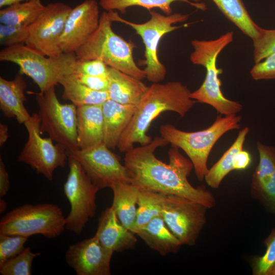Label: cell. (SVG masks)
Masks as SVG:
<instances>
[{
    "mask_svg": "<svg viewBox=\"0 0 275 275\" xmlns=\"http://www.w3.org/2000/svg\"><path fill=\"white\" fill-rule=\"evenodd\" d=\"M111 188L113 193L111 206L121 223L131 231L136 219L140 188L131 183L115 184Z\"/></svg>",
    "mask_w": 275,
    "mask_h": 275,
    "instance_id": "cell-25",
    "label": "cell"
},
{
    "mask_svg": "<svg viewBox=\"0 0 275 275\" xmlns=\"http://www.w3.org/2000/svg\"><path fill=\"white\" fill-rule=\"evenodd\" d=\"M252 41L255 64L275 53V29H265L260 27L258 35Z\"/></svg>",
    "mask_w": 275,
    "mask_h": 275,
    "instance_id": "cell-33",
    "label": "cell"
},
{
    "mask_svg": "<svg viewBox=\"0 0 275 275\" xmlns=\"http://www.w3.org/2000/svg\"><path fill=\"white\" fill-rule=\"evenodd\" d=\"M10 186V182L9 174L6 170L5 165L0 156V197L3 198L9 191Z\"/></svg>",
    "mask_w": 275,
    "mask_h": 275,
    "instance_id": "cell-39",
    "label": "cell"
},
{
    "mask_svg": "<svg viewBox=\"0 0 275 275\" xmlns=\"http://www.w3.org/2000/svg\"><path fill=\"white\" fill-rule=\"evenodd\" d=\"M109 99L126 105H136L148 87L140 79L108 67Z\"/></svg>",
    "mask_w": 275,
    "mask_h": 275,
    "instance_id": "cell-23",
    "label": "cell"
},
{
    "mask_svg": "<svg viewBox=\"0 0 275 275\" xmlns=\"http://www.w3.org/2000/svg\"><path fill=\"white\" fill-rule=\"evenodd\" d=\"M259 160L250 185L252 197L275 215V146L257 142Z\"/></svg>",
    "mask_w": 275,
    "mask_h": 275,
    "instance_id": "cell-17",
    "label": "cell"
},
{
    "mask_svg": "<svg viewBox=\"0 0 275 275\" xmlns=\"http://www.w3.org/2000/svg\"><path fill=\"white\" fill-rule=\"evenodd\" d=\"M26 88V82L20 72L11 80L0 77L1 111L6 118H14L19 124H24L31 117L24 106Z\"/></svg>",
    "mask_w": 275,
    "mask_h": 275,
    "instance_id": "cell-20",
    "label": "cell"
},
{
    "mask_svg": "<svg viewBox=\"0 0 275 275\" xmlns=\"http://www.w3.org/2000/svg\"><path fill=\"white\" fill-rule=\"evenodd\" d=\"M190 94L188 88L180 81L153 83L135 105L132 119L117 148L120 152H126L136 143L141 145L150 143L152 139L147 133L152 122L167 111L185 116L196 102Z\"/></svg>",
    "mask_w": 275,
    "mask_h": 275,
    "instance_id": "cell-2",
    "label": "cell"
},
{
    "mask_svg": "<svg viewBox=\"0 0 275 275\" xmlns=\"http://www.w3.org/2000/svg\"><path fill=\"white\" fill-rule=\"evenodd\" d=\"M0 61L17 65L19 72L31 78L42 92L59 84L64 76L74 73L77 60L75 52L48 57L26 44H20L1 50Z\"/></svg>",
    "mask_w": 275,
    "mask_h": 275,
    "instance_id": "cell-6",
    "label": "cell"
},
{
    "mask_svg": "<svg viewBox=\"0 0 275 275\" xmlns=\"http://www.w3.org/2000/svg\"><path fill=\"white\" fill-rule=\"evenodd\" d=\"M250 74L255 80L275 79V53L255 64Z\"/></svg>",
    "mask_w": 275,
    "mask_h": 275,
    "instance_id": "cell-36",
    "label": "cell"
},
{
    "mask_svg": "<svg viewBox=\"0 0 275 275\" xmlns=\"http://www.w3.org/2000/svg\"><path fill=\"white\" fill-rule=\"evenodd\" d=\"M241 119L240 115H220L209 127L202 130L185 131L172 124H166L160 126L159 132L171 146L186 153L193 164L198 180L202 181L209 170L207 161L213 147L226 132L239 129Z\"/></svg>",
    "mask_w": 275,
    "mask_h": 275,
    "instance_id": "cell-5",
    "label": "cell"
},
{
    "mask_svg": "<svg viewBox=\"0 0 275 275\" xmlns=\"http://www.w3.org/2000/svg\"><path fill=\"white\" fill-rule=\"evenodd\" d=\"M266 246L264 254L253 259L252 268L253 275H275V228L264 240Z\"/></svg>",
    "mask_w": 275,
    "mask_h": 275,
    "instance_id": "cell-32",
    "label": "cell"
},
{
    "mask_svg": "<svg viewBox=\"0 0 275 275\" xmlns=\"http://www.w3.org/2000/svg\"><path fill=\"white\" fill-rule=\"evenodd\" d=\"M59 84L63 88L62 98L70 101L76 107L102 105L109 99L107 92L93 90L78 81L73 74L61 78Z\"/></svg>",
    "mask_w": 275,
    "mask_h": 275,
    "instance_id": "cell-26",
    "label": "cell"
},
{
    "mask_svg": "<svg viewBox=\"0 0 275 275\" xmlns=\"http://www.w3.org/2000/svg\"><path fill=\"white\" fill-rule=\"evenodd\" d=\"M76 79L88 87L98 91L107 92L108 77L89 75L82 73L73 74Z\"/></svg>",
    "mask_w": 275,
    "mask_h": 275,
    "instance_id": "cell-38",
    "label": "cell"
},
{
    "mask_svg": "<svg viewBox=\"0 0 275 275\" xmlns=\"http://www.w3.org/2000/svg\"><path fill=\"white\" fill-rule=\"evenodd\" d=\"M7 207L6 202L1 198L0 199V213H3L5 211Z\"/></svg>",
    "mask_w": 275,
    "mask_h": 275,
    "instance_id": "cell-42",
    "label": "cell"
},
{
    "mask_svg": "<svg viewBox=\"0 0 275 275\" xmlns=\"http://www.w3.org/2000/svg\"><path fill=\"white\" fill-rule=\"evenodd\" d=\"M40 252L34 253L30 247L25 248L17 256L8 260L0 266L2 275H31L34 259L40 256Z\"/></svg>",
    "mask_w": 275,
    "mask_h": 275,
    "instance_id": "cell-31",
    "label": "cell"
},
{
    "mask_svg": "<svg viewBox=\"0 0 275 275\" xmlns=\"http://www.w3.org/2000/svg\"><path fill=\"white\" fill-rule=\"evenodd\" d=\"M233 32L229 31L215 39H194L191 41L193 51L190 54V61L194 65L204 67L206 76L201 86L191 92L190 97L196 102L212 106L218 114L224 116L237 115L243 107L239 102L230 100L223 95L218 77L223 70L216 66L219 54L233 42Z\"/></svg>",
    "mask_w": 275,
    "mask_h": 275,
    "instance_id": "cell-3",
    "label": "cell"
},
{
    "mask_svg": "<svg viewBox=\"0 0 275 275\" xmlns=\"http://www.w3.org/2000/svg\"><path fill=\"white\" fill-rule=\"evenodd\" d=\"M176 1L188 3L198 8L190 1L197 3L200 0H100L99 5L105 11L116 10L122 14L125 13L129 7L138 6L149 11L153 8H159L165 15H170L172 14L171 5Z\"/></svg>",
    "mask_w": 275,
    "mask_h": 275,
    "instance_id": "cell-30",
    "label": "cell"
},
{
    "mask_svg": "<svg viewBox=\"0 0 275 275\" xmlns=\"http://www.w3.org/2000/svg\"><path fill=\"white\" fill-rule=\"evenodd\" d=\"M223 14L241 32L255 39L259 34V26L250 15L243 0H212Z\"/></svg>",
    "mask_w": 275,
    "mask_h": 275,
    "instance_id": "cell-27",
    "label": "cell"
},
{
    "mask_svg": "<svg viewBox=\"0 0 275 275\" xmlns=\"http://www.w3.org/2000/svg\"><path fill=\"white\" fill-rule=\"evenodd\" d=\"M135 234L150 248L162 256L176 253L182 245L168 228L162 216L151 219Z\"/></svg>",
    "mask_w": 275,
    "mask_h": 275,
    "instance_id": "cell-24",
    "label": "cell"
},
{
    "mask_svg": "<svg viewBox=\"0 0 275 275\" xmlns=\"http://www.w3.org/2000/svg\"><path fill=\"white\" fill-rule=\"evenodd\" d=\"M69 174L64 185V194L70 205L65 218L66 229L80 235L96 213V194L99 189L87 175L80 164L68 156Z\"/></svg>",
    "mask_w": 275,
    "mask_h": 275,
    "instance_id": "cell-10",
    "label": "cell"
},
{
    "mask_svg": "<svg viewBox=\"0 0 275 275\" xmlns=\"http://www.w3.org/2000/svg\"><path fill=\"white\" fill-rule=\"evenodd\" d=\"M72 9L60 2L45 5L41 15L29 26V38L26 45L46 56L61 55L63 52L60 47V38Z\"/></svg>",
    "mask_w": 275,
    "mask_h": 275,
    "instance_id": "cell-14",
    "label": "cell"
},
{
    "mask_svg": "<svg viewBox=\"0 0 275 275\" xmlns=\"http://www.w3.org/2000/svg\"><path fill=\"white\" fill-rule=\"evenodd\" d=\"M8 128L4 124H0V146L2 147L8 139Z\"/></svg>",
    "mask_w": 275,
    "mask_h": 275,
    "instance_id": "cell-40",
    "label": "cell"
},
{
    "mask_svg": "<svg viewBox=\"0 0 275 275\" xmlns=\"http://www.w3.org/2000/svg\"><path fill=\"white\" fill-rule=\"evenodd\" d=\"M96 0H85L72 8L60 38L62 52H75L97 30L100 20Z\"/></svg>",
    "mask_w": 275,
    "mask_h": 275,
    "instance_id": "cell-15",
    "label": "cell"
},
{
    "mask_svg": "<svg viewBox=\"0 0 275 275\" xmlns=\"http://www.w3.org/2000/svg\"><path fill=\"white\" fill-rule=\"evenodd\" d=\"M40 121L38 114L34 113L24 123L28 139L18 156V161L27 164L37 174L52 180L54 171L66 165L67 149L59 144H53L50 138L41 136Z\"/></svg>",
    "mask_w": 275,
    "mask_h": 275,
    "instance_id": "cell-11",
    "label": "cell"
},
{
    "mask_svg": "<svg viewBox=\"0 0 275 275\" xmlns=\"http://www.w3.org/2000/svg\"><path fill=\"white\" fill-rule=\"evenodd\" d=\"M36 94L41 133L46 132L49 138L67 150L79 149L77 107L72 103H61L58 99L55 87Z\"/></svg>",
    "mask_w": 275,
    "mask_h": 275,
    "instance_id": "cell-9",
    "label": "cell"
},
{
    "mask_svg": "<svg viewBox=\"0 0 275 275\" xmlns=\"http://www.w3.org/2000/svg\"><path fill=\"white\" fill-rule=\"evenodd\" d=\"M75 73L92 76L108 77V66L99 60H77L74 73Z\"/></svg>",
    "mask_w": 275,
    "mask_h": 275,
    "instance_id": "cell-37",
    "label": "cell"
},
{
    "mask_svg": "<svg viewBox=\"0 0 275 275\" xmlns=\"http://www.w3.org/2000/svg\"><path fill=\"white\" fill-rule=\"evenodd\" d=\"M102 106L103 142L110 149H115L132 119L135 105L123 104L108 99Z\"/></svg>",
    "mask_w": 275,
    "mask_h": 275,
    "instance_id": "cell-21",
    "label": "cell"
},
{
    "mask_svg": "<svg viewBox=\"0 0 275 275\" xmlns=\"http://www.w3.org/2000/svg\"><path fill=\"white\" fill-rule=\"evenodd\" d=\"M134 234L121 223L111 206L107 207L99 217L95 235L105 248L114 253L133 249L137 242Z\"/></svg>",
    "mask_w": 275,
    "mask_h": 275,
    "instance_id": "cell-19",
    "label": "cell"
},
{
    "mask_svg": "<svg viewBox=\"0 0 275 275\" xmlns=\"http://www.w3.org/2000/svg\"><path fill=\"white\" fill-rule=\"evenodd\" d=\"M41 0H31L14 4L0 10L2 24L30 26L41 15L45 8Z\"/></svg>",
    "mask_w": 275,
    "mask_h": 275,
    "instance_id": "cell-28",
    "label": "cell"
},
{
    "mask_svg": "<svg viewBox=\"0 0 275 275\" xmlns=\"http://www.w3.org/2000/svg\"><path fill=\"white\" fill-rule=\"evenodd\" d=\"M169 143L161 136H155L148 144L133 147L126 151L124 158L130 182L141 189L175 195L200 203L208 209L214 207L216 200L204 185L195 187L188 180L194 166L189 158L171 146L168 152L169 163L158 159L156 149Z\"/></svg>",
    "mask_w": 275,
    "mask_h": 275,
    "instance_id": "cell-1",
    "label": "cell"
},
{
    "mask_svg": "<svg viewBox=\"0 0 275 275\" xmlns=\"http://www.w3.org/2000/svg\"><path fill=\"white\" fill-rule=\"evenodd\" d=\"M28 239L20 235L0 234V266L22 252Z\"/></svg>",
    "mask_w": 275,
    "mask_h": 275,
    "instance_id": "cell-34",
    "label": "cell"
},
{
    "mask_svg": "<svg viewBox=\"0 0 275 275\" xmlns=\"http://www.w3.org/2000/svg\"><path fill=\"white\" fill-rule=\"evenodd\" d=\"M109 149L103 142L87 149L67 150V154L80 164L99 190L117 184L131 183L125 166Z\"/></svg>",
    "mask_w": 275,
    "mask_h": 275,
    "instance_id": "cell-13",
    "label": "cell"
},
{
    "mask_svg": "<svg viewBox=\"0 0 275 275\" xmlns=\"http://www.w3.org/2000/svg\"><path fill=\"white\" fill-rule=\"evenodd\" d=\"M108 14L113 22H119L129 26L142 38L145 46V60L143 65L145 66L144 70L148 80L152 83L163 80L166 76L167 69L158 58L160 41L166 34L183 26L174 24L186 21L189 15L180 13L163 15L150 10L151 17L149 20L142 23H136L122 18L115 11H108Z\"/></svg>",
    "mask_w": 275,
    "mask_h": 275,
    "instance_id": "cell-8",
    "label": "cell"
},
{
    "mask_svg": "<svg viewBox=\"0 0 275 275\" xmlns=\"http://www.w3.org/2000/svg\"><path fill=\"white\" fill-rule=\"evenodd\" d=\"M113 22L108 12L101 13L97 30L75 52L77 60H99L137 79L146 78L144 69L138 67L133 58L136 45L115 33L112 28Z\"/></svg>",
    "mask_w": 275,
    "mask_h": 275,
    "instance_id": "cell-4",
    "label": "cell"
},
{
    "mask_svg": "<svg viewBox=\"0 0 275 275\" xmlns=\"http://www.w3.org/2000/svg\"><path fill=\"white\" fill-rule=\"evenodd\" d=\"M113 254L100 243L95 235L70 245L65 259L77 275H110Z\"/></svg>",
    "mask_w": 275,
    "mask_h": 275,
    "instance_id": "cell-16",
    "label": "cell"
},
{
    "mask_svg": "<svg viewBox=\"0 0 275 275\" xmlns=\"http://www.w3.org/2000/svg\"><path fill=\"white\" fill-rule=\"evenodd\" d=\"M205 205L175 195H166L162 217L182 245L193 246L206 223Z\"/></svg>",
    "mask_w": 275,
    "mask_h": 275,
    "instance_id": "cell-12",
    "label": "cell"
},
{
    "mask_svg": "<svg viewBox=\"0 0 275 275\" xmlns=\"http://www.w3.org/2000/svg\"><path fill=\"white\" fill-rule=\"evenodd\" d=\"M29 1L31 0H0V8L7 7L15 3Z\"/></svg>",
    "mask_w": 275,
    "mask_h": 275,
    "instance_id": "cell-41",
    "label": "cell"
},
{
    "mask_svg": "<svg viewBox=\"0 0 275 275\" xmlns=\"http://www.w3.org/2000/svg\"><path fill=\"white\" fill-rule=\"evenodd\" d=\"M166 194L140 189L135 222L131 231L136 232L153 218L162 216Z\"/></svg>",
    "mask_w": 275,
    "mask_h": 275,
    "instance_id": "cell-29",
    "label": "cell"
},
{
    "mask_svg": "<svg viewBox=\"0 0 275 275\" xmlns=\"http://www.w3.org/2000/svg\"><path fill=\"white\" fill-rule=\"evenodd\" d=\"M102 105L77 107L78 148H89L103 142Z\"/></svg>",
    "mask_w": 275,
    "mask_h": 275,
    "instance_id": "cell-22",
    "label": "cell"
},
{
    "mask_svg": "<svg viewBox=\"0 0 275 275\" xmlns=\"http://www.w3.org/2000/svg\"><path fill=\"white\" fill-rule=\"evenodd\" d=\"M29 38V26H16L1 23L0 44L10 47L26 44Z\"/></svg>",
    "mask_w": 275,
    "mask_h": 275,
    "instance_id": "cell-35",
    "label": "cell"
},
{
    "mask_svg": "<svg viewBox=\"0 0 275 275\" xmlns=\"http://www.w3.org/2000/svg\"><path fill=\"white\" fill-rule=\"evenodd\" d=\"M62 208L52 203L25 204L5 214L1 219L0 234L27 238L40 234L54 238L66 229Z\"/></svg>",
    "mask_w": 275,
    "mask_h": 275,
    "instance_id": "cell-7",
    "label": "cell"
},
{
    "mask_svg": "<svg viewBox=\"0 0 275 275\" xmlns=\"http://www.w3.org/2000/svg\"><path fill=\"white\" fill-rule=\"evenodd\" d=\"M250 130L247 126L240 130L232 145L209 169L204 180L211 188H218L225 177L231 171L244 170L250 166L252 161L251 155L243 150V145Z\"/></svg>",
    "mask_w": 275,
    "mask_h": 275,
    "instance_id": "cell-18",
    "label": "cell"
}]
</instances>
